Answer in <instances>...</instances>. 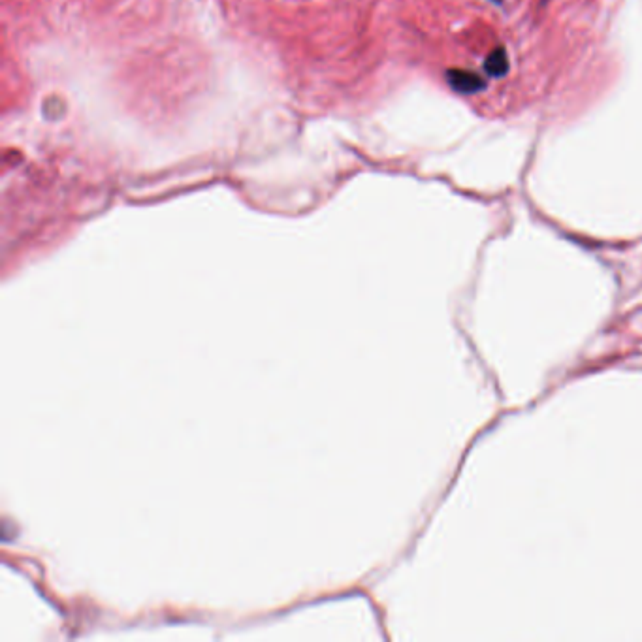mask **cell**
Here are the masks:
<instances>
[{"instance_id": "1", "label": "cell", "mask_w": 642, "mask_h": 642, "mask_svg": "<svg viewBox=\"0 0 642 642\" xmlns=\"http://www.w3.org/2000/svg\"><path fill=\"white\" fill-rule=\"evenodd\" d=\"M450 83H452L458 91H464V93H471V91H475L477 87H482V83L477 81V76L464 74V72H452V74H450Z\"/></svg>"}, {"instance_id": "2", "label": "cell", "mask_w": 642, "mask_h": 642, "mask_svg": "<svg viewBox=\"0 0 642 642\" xmlns=\"http://www.w3.org/2000/svg\"><path fill=\"white\" fill-rule=\"evenodd\" d=\"M486 68H488V72H492V74H503V72L507 70V57H505V53H503V51H496V53L488 59Z\"/></svg>"}]
</instances>
